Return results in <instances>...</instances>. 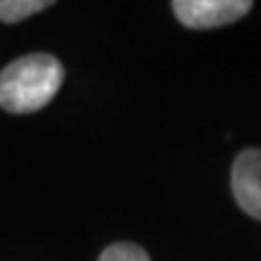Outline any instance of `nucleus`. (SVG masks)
Wrapping results in <instances>:
<instances>
[{"label": "nucleus", "mask_w": 261, "mask_h": 261, "mask_svg": "<svg viewBox=\"0 0 261 261\" xmlns=\"http://www.w3.org/2000/svg\"><path fill=\"white\" fill-rule=\"evenodd\" d=\"M53 3L48 0H0V22L15 24L48 9Z\"/></svg>", "instance_id": "obj_4"}, {"label": "nucleus", "mask_w": 261, "mask_h": 261, "mask_svg": "<svg viewBox=\"0 0 261 261\" xmlns=\"http://www.w3.org/2000/svg\"><path fill=\"white\" fill-rule=\"evenodd\" d=\"M65 70L46 53H33L11 61L0 72V107L9 113H35L59 92Z\"/></svg>", "instance_id": "obj_1"}, {"label": "nucleus", "mask_w": 261, "mask_h": 261, "mask_svg": "<svg viewBox=\"0 0 261 261\" xmlns=\"http://www.w3.org/2000/svg\"><path fill=\"white\" fill-rule=\"evenodd\" d=\"M98 261H150V257L146 255L144 248L135 246V244L120 242V244H113V246L105 248Z\"/></svg>", "instance_id": "obj_5"}, {"label": "nucleus", "mask_w": 261, "mask_h": 261, "mask_svg": "<svg viewBox=\"0 0 261 261\" xmlns=\"http://www.w3.org/2000/svg\"><path fill=\"white\" fill-rule=\"evenodd\" d=\"M176 20L187 29H218L238 22L250 9V0H174Z\"/></svg>", "instance_id": "obj_2"}, {"label": "nucleus", "mask_w": 261, "mask_h": 261, "mask_svg": "<svg viewBox=\"0 0 261 261\" xmlns=\"http://www.w3.org/2000/svg\"><path fill=\"white\" fill-rule=\"evenodd\" d=\"M233 196L242 211L261 220V150H244L238 154L231 172Z\"/></svg>", "instance_id": "obj_3"}]
</instances>
